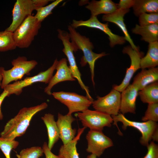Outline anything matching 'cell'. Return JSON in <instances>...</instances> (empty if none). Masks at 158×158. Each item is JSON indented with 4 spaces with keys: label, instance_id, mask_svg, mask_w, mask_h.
<instances>
[{
    "label": "cell",
    "instance_id": "6",
    "mask_svg": "<svg viewBox=\"0 0 158 158\" xmlns=\"http://www.w3.org/2000/svg\"><path fill=\"white\" fill-rule=\"evenodd\" d=\"M41 26L32 15L26 18L13 32L17 47L20 48L28 47L38 34Z\"/></svg>",
    "mask_w": 158,
    "mask_h": 158
},
{
    "label": "cell",
    "instance_id": "15",
    "mask_svg": "<svg viewBox=\"0 0 158 158\" xmlns=\"http://www.w3.org/2000/svg\"><path fill=\"white\" fill-rule=\"evenodd\" d=\"M67 61L66 58L58 61L56 69V72L52 77L48 85L44 89V92L48 95H51V89L58 83L65 81L75 80L67 65Z\"/></svg>",
    "mask_w": 158,
    "mask_h": 158
},
{
    "label": "cell",
    "instance_id": "27",
    "mask_svg": "<svg viewBox=\"0 0 158 158\" xmlns=\"http://www.w3.org/2000/svg\"><path fill=\"white\" fill-rule=\"evenodd\" d=\"M16 47L13 32L6 30L0 32V51L11 50Z\"/></svg>",
    "mask_w": 158,
    "mask_h": 158
},
{
    "label": "cell",
    "instance_id": "31",
    "mask_svg": "<svg viewBox=\"0 0 158 158\" xmlns=\"http://www.w3.org/2000/svg\"><path fill=\"white\" fill-rule=\"evenodd\" d=\"M141 120L143 122L151 121L157 123L158 121V103L148 104Z\"/></svg>",
    "mask_w": 158,
    "mask_h": 158
},
{
    "label": "cell",
    "instance_id": "18",
    "mask_svg": "<svg viewBox=\"0 0 158 158\" xmlns=\"http://www.w3.org/2000/svg\"><path fill=\"white\" fill-rule=\"evenodd\" d=\"M129 11V9H118L111 14L104 15L102 17V20L103 21L112 23L117 25L123 32L126 40L129 42L131 47L133 49L139 50L138 47L135 44L131 38L124 22V17Z\"/></svg>",
    "mask_w": 158,
    "mask_h": 158
},
{
    "label": "cell",
    "instance_id": "13",
    "mask_svg": "<svg viewBox=\"0 0 158 158\" xmlns=\"http://www.w3.org/2000/svg\"><path fill=\"white\" fill-rule=\"evenodd\" d=\"M122 52L129 56L131 63L130 67L126 69L125 77L121 83L119 85H115L113 86V89L120 92L123 91L129 85L134 74L141 68V59L144 55L143 53L133 49L130 46L124 47Z\"/></svg>",
    "mask_w": 158,
    "mask_h": 158
},
{
    "label": "cell",
    "instance_id": "37",
    "mask_svg": "<svg viewBox=\"0 0 158 158\" xmlns=\"http://www.w3.org/2000/svg\"><path fill=\"white\" fill-rule=\"evenodd\" d=\"M8 92L5 90H4L3 92L0 95V120H2L3 118V115L1 109V105L5 98L8 97Z\"/></svg>",
    "mask_w": 158,
    "mask_h": 158
},
{
    "label": "cell",
    "instance_id": "8",
    "mask_svg": "<svg viewBox=\"0 0 158 158\" xmlns=\"http://www.w3.org/2000/svg\"><path fill=\"white\" fill-rule=\"evenodd\" d=\"M76 115L84 127L91 130L102 131L104 127H110L113 123L111 116L96 110L88 109L77 112Z\"/></svg>",
    "mask_w": 158,
    "mask_h": 158
},
{
    "label": "cell",
    "instance_id": "2",
    "mask_svg": "<svg viewBox=\"0 0 158 158\" xmlns=\"http://www.w3.org/2000/svg\"><path fill=\"white\" fill-rule=\"evenodd\" d=\"M68 29L71 40L75 44L78 49L81 50L83 52V56L81 58L80 62L81 66L82 67L84 66L87 63L89 65L91 75V80L93 85L94 86V68L95 62L98 59L107 54L104 52L99 54L94 52L92 51L94 48L93 45L88 38L81 35L71 25L68 26Z\"/></svg>",
    "mask_w": 158,
    "mask_h": 158
},
{
    "label": "cell",
    "instance_id": "11",
    "mask_svg": "<svg viewBox=\"0 0 158 158\" xmlns=\"http://www.w3.org/2000/svg\"><path fill=\"white\" fill-rule=\"evenodd\" d=\"M71 25L75 29L79 27L84 26L100 30L108 36L109 44L111 47L116 44H123L126 41L124 37L113 33L109 28L108 23H102L98 20L97 16H91L89 19L86 20H73Z\"/></svg>",
    "mask_w": 158,
    "mask_h": 158
},
{
    "label": "cell",
    "instance_id": "38",
    "mask_svg": "<svg viewBox=\"0 0 158 158\" xmlns=\"http://www.w3.org/2000/svg\"><path fill=\"white\" fill-rule=\"evenodd\" d=\"M87 158H97V157L94 154H91L88 155Z\"/></svg>",
    "mask_w": 158,
    "mask_h": 158
},
{
    "label": "cell",
    "instance_id": "12",
    "mask_svg": "<svg viewBox=\"0 0 158 158\" xmlns=\"http://www.w3.org/2000/svg\"><path fill=\"white\" fill-rule=\"evenodd\" d=\"M87 152L99 157L106 149L113 145L112 140L102 131L90 130L86 135Z\"/></svg>",
    "mask_w": 158,
    "mask_h": 158
},
{
    "label": "cell",
    "instance_id": "34",
    "mask_svg": "<svg viewBox=\"0 0 158 158\" xmlns=\"http://www.w3.org/2000/svg\"><path fill=\"white\" fill-rule=\"evenodd\" d=\"M135 0H120L117 4L118 9H129L133 6Z\"/></svg>",
    "mask_w": 158,
    "mask_h": 158
},
{
    "label": "cell",
    "instance_id": "17",
    "mask_svg": "<svg viewBox=\"0 0 158 158\" xmlns=\"http://www.w3.org/2000/svg\"><path fill=\"white\" fill-rule=\"evenodd\" d=\"M139 90L132 84L121 92L120 111L121 114L135 113L136 103Z\"/></svg>",
    "mask_w": 158,
    "mask_h": 158
},
{
    "label": "cell",
    "instance_id": "3",
    "mask_svg": "<svg viewBox=\"0 0 158 158\" xmlns=\"http://www.w3.org/2000/svg\"><path fill=\"white\" fill-rule=\"evenodd\" d=\"M37 63L35 60H28L25 56H18L11 61L13 66L11 69L5 70L4 67H0V73L2 77L1 88L4 89L13 81L20 80L25 75H30V72Z\"/></svg>",
    "mask_w": 158,
    "mask_h": 158
},
{
    "label": "cell",
    "instance_id": "9",
    "mask_svg": "<svg viewBox=\"0 0 158 158\" xmlns=\"http://www.w3.org/2000/svg\"><path fill=\"white\" fill-rule=\"evenodd\" d=\"M51 95L68 107V115H72L74 112H81L88 109L93 101L86 96L75 92L62 91L54 92L52 93Z\"/></svg>",
    "mask_w": 158,
    "mask_h": 158
},
{
    "label": "cell",
    "instance_id": "20",
    "mask_svg": "<svg viewBox=\"0 0 158 158\" xmlns=\"http://www.w3.org/2000/svg\"><path fill=\"white\" fill-rule=\"evenodd\" d=\"M158 80V68L142 69L135 77L132 84L139 91L147 85Z\"/></svg>",
    "mask_w": 158,
    "mask_h": 158
},
{
    "label": "cell",
    "instance_id": "16",
    "mask_svg": "<svg viewBox=\"0 0 158 158\" xmlns=\"http://www.w3.org/2000/svg\"><path fill=\"white\" fill-rule=\"evenodd\" d=\"M75 119L72 115H63L59 113L56 122L59 134V138L63 145L68 144L75 137L76 133V129L72 127V123Z\"/></svg>",
    "mask_w": 158,
    "mask_h": 158
},
{
    "label": "cell",
    "instance_id": "4",
    "mask_svg": "<svg viewBox=\"0 0 158 158\" xmlns=\"http://www.w3.org/2000/svg\"><path fill=\"white\" fill-rule=\"evenodd\" d=\"M113 124L116 125L118 129V133L122 135V133L117 125V123L121 122L123 124L122 127L124 130L128 127H131L138 130L141 133L142 136L140 142L142 145L147 146L155 132L158 130V125L157 122L151 121L140 122L130 121L123 114L118 113L115 116H111Z\"/></svg>",
    "mask_w": 158,
    "mask_h": 158
},
{
    "label": "cell",
    "instance_id": "24",
    "mask_svg": "<svg viewBox=\"0 0 158 158\" xmlns=\"http://www.w3.org/2000/svg\"><path fill=\"white\" fill-rule=\"evenodd\" d=\"M86 128H79L77 135L70 142L61 146L59 150V155L62 158H80L76 145L80 137Z\"/></svg>",
    "mask_w": 158,
    "mask_h": 158
},
{
    "label": "cell",
    "instance_id": "21",
    "mask_svg": "<svg viewBox=\"0 0 158 158\" xmlns=\"http://www.w3.org/2000/svg\"><path fill=\"white\" fill-rule=\"evenodd\" d=\"M41 118L47 128L48 139L47 145L49 148L51 150L59 138V132L56 122L54 115L50 113L45 114Z\"/></svg>",
    "mask_w": 158,
    "mask_h": 158
},
{
    "label": "cell",
    "instance_id": "19",
    "mask_svg": "<svg viewBox=\"0 0 158 158\" xmlns=\"http://www.w3.org/2000/svg\"><path fill=\"white\" fill-rule=\"evenodd\" d=\"M88 3L85 7L90 11L91 17L102 14H110L118 9L117 4L111 0H93Z\"/></svg>",
    "mask_w": 158,
    "mask_h": 158
},
{
    "label": "cell",
    "instance_id": "23",
    "mask_svg": "<svg viewBox=\"0 0 158 158\" xmlns=\"http://www.w3.org/2000/svg\"><path fill=\"white\" fill-rule=\"evenodd\" d=\"M158 65V42L149 43L148 49L145 56L141 59L142 69L156 67Z\"/></svg>",
    "mask_w": 158,
    "mask_h": 158
},
{
    "label": "cell",
    "instance_id": "10",
    "mask_svg": "<svg viewBox=\"0 0 158 158\" xmlns=\"http://www.w3.org/2000/svg\"><path fill=\"white\" fill-rule=\"evenodd\" d=\"M121 100V92L113 89L104 97L97 96L92 105L95 110L111 116H115L120 111Z\"/></svg>",
    "mask_w": 158,
    "mask_h": 158
},
{
    "label": "cell",
    "instance_id": "1",
    "mask_svg": "<svg viewBox=\"0 0 158 158\" xmlns=\"http://www.w3.org/2000/svg\"><path fill=\"white\" fill-rule=\"evenodd\" d=\"M47 103L44 102L40 104L21 109L18 114L6 123L0 134L1 137L14 140L24 134L33 116L37 113L46 109Z\"/></svg>",
    "mask_w": 158,
    "mask_h": 158
},
{
    "label": "cell",
    "instance_id": "29",
    "mask_svg": "<svg viewBox=\"0 0 158 158\" xmlns=\"http://www.w3.org/2000/svg\"><path fill=\"white\" fill-rule=\"evenodd\" d=\"M19 144V142L15 140L0 137V149L6 158H11V150L16 148Z\"/></svg>",
    "mask_w": 158,
    "mask_h": 158
},
{
    "label": "cell",
    "instance_id": "28",
    "mask_svg": "<svg viewBox=\"0 0 158 158\" xmlns=\"http://www.w3.org/2000/svg\"><path fill=\"white\" fill-rule=\"evenodd\" d=\"M62 0L54 1L51 4L36 9V13L35 16L37 20L42 22L49 15L51 14L53 10L62 2Z\"/></svg>",
    "mask_w": 158,
    "mask_h": 158
},
{
    "label": "cell",
    "instance_id": "14",
    "mask_svg": "<svg viewBox=\"0 0 158 158\" xmlns=\"http://www.w3.org/2000/svg\"><path fill=\"white\" fill-rule=\"evenodd\" d=\"M36 8L32 0H17L12 11V21L5 30L13 32Z\"/></svg>",
    "mask_w": 158,
    "mask_h": 158
},
{
    "label": "cell",
    "instance_id": "36",
    "mask_svg": "<svg viewBox=\"0 0 158 158\" xmlns=\"http://www.w3.org/2000/svg\"><path fill=\"white\" fill-rule=\"evenodd\" d=\"M32 0L36 8V9L46 6L49 2L53 1L50 0Z\"/></svg>",
    "mask_w": 158,
    "mask_h": 158
},
{
    "label": "cell",
    "instance_id": "5",
    "mask_svg": "<svg viewBox=\"0 0 158 158\" xmlns=\"http://www.w3.org/2000/svg\"><path fill=\"white\" fill-rule=\"evenodd\" d=\"M58 37L62 42L64 48L62 51L66 56L69 64L68 66L73 77L77 79L81 88L85 90L86 96L91 101L93 99L90 94L88 87L83 83L81 78V74L78 68L74 55V52H75L78 49L73 42L71 40L69 32L60 29L57 30Z\"/></svg>",
    "mask_w": 158,
    "mask_h": 158
},
{
    "label": "cell",
    "instance_id": "30",
    "mask_svg": "<svg viewBox=\"0 0 158 158\" xmlns=\"http://www.w3.org/2000/svg\"><path fill=\"white\" fill-rule=\"evenodd\" d=\"M43 153L42 147L34 146L23 149L16 155L18 158H39Z\"/></svg>",
    "mask_w": 158,
    "mask_h": 158
},
{
    "label": "cell",
    "instance_id": "22",
    "mask_svg": "<svg viewBox=\"0 0 158 158\" xmlns=\"http://www.w3.org/2000/svg\"><path fill=\"white\" fill-rule=\"evenodd\" d=\"M133 33L141 36V40L149 43L158 40V23L141 26L136 24Z\"/></svg>",
    "mask_w": 158,
    "mask_h": 158
},
{
    "label": "cell",
    "instance_id": "25",
    "mask_svg": "<svg viewBox=\"0 0 158 158\" xmlns=\"http://www.w3.org/2000/svg\"><path fill=\"white\" fill-rule=\"evenodd\" d=\"M133 8L134 13L138 16L145 13H158V0H135Z\"/></svg>",
    "mask_w": 158,
    "mask_h": 158
},
{
    "label": "cell",
    "instance_id": "7",
    "mask_svg": "<svg viewBox=\"0 0 158 158\" xmlns=\"http://www.w3.org/2000/svg\"><path fill=\"white\" fill-rule=\"evenodd\" d=\"M58 61L57 59H55L52 66L47 69L40 72L35 75L26 77L23 80H18L7 85L4 90L8 92V97L12 94L19 95L21 93L24 87L37 82L48 84L53 76Z\"/></svg>",
    "mask_w": 158,
    "mask_h": 158
},
{
    "label": "cell",
    "instance_id": "26",
    "mask_svg": "<svg viewBox=\"0 0 158 158\" xmlns=\"http://www.w3.org/2000/svg\"><path fill=\"white\" fill-rule=\"evenodd\" d=\"M141 101L148 104L158 103V82L151 83L139 91Z\"/></svg>",
    "mask_w": 158,
    "mask_h": 158
},
{
    "label": "cell",
    "instance_id": "39",
    "mask_svg": "<svg viewBox=\"0 0 158 158\" xmlns=\"http://www.w3.org/2000/svg\"><path fill=\"white\" fill-rule=\"evenodd\" d=\"M2 79V76L0 73V86H1V82Z\"/></svg>",
    "mask_w": 158,
    "mask_h": 158
},
{
    "label": "cell",
    "instance_id": "33",
    "mask_svg": "<svg viewBox=\"0 0 158 158\" xmlns=\"http://www.w3.org/2000/svg\"><path fill=\"white\" fill-rule=\"evenodd\" d=\"M147 152L142 158H158V145L152 141L147 146Z\"/></svg>",
    "mask_w": 158,
    "mask_h": 158
},
{
    "label": "cell",
    "instance_id": "32",
    "mask_svg": "<svg viewBox=\"0 0 158 158\" xmlns=\"http://www.w3.org/2000/svg\"><path fill=\"white\" fill-rule=\"evenodd\" d=\"M140 25L144 26L158 23V13H145L139 16Z\"/></svg>",
    "mask_w": 158,
    "mask_h": 158
},
{
    "label": "cell",
    "instance_id": "35",
    "mask_svg": "<svg viewBox=\"0 0 158 158\" xmlns=\"http://www.w3.org/2000/svg\"><path fill=\"white\" fill-rule=\"evenodd\" d=\"M42 147L45 158H62L59 155H56L52 152L51 150L49 148L46 142H44Z\"/></svg>",
    "mask_w": 158,
    "mask_h": 158
}]
</instances>
